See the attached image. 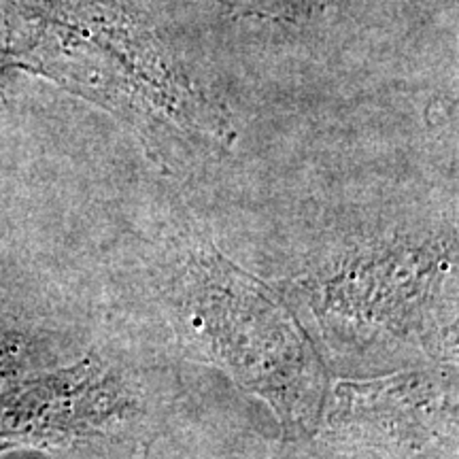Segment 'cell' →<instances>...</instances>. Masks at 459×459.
<instances>
[{"label": "cell", "instance_id": "7a4b0ae2", "mask_svg": "<svg viewBox=\"0 0 459 459\" xmlns=\"http://www.w3.org/2000/svg\"><path fill=\"white\" fill-rule=\"evenodd\" d=\"M200 260L203 268L194 271L203 279H189L192 319L203 324L198 330L237 375L287 417L296 406L308 409L319 400V368L283 308L220 257L206 254Z\"/></svg>", "mask_w": 459, "mask_h": 459}, {"label": "cell", "instance_id": "6da1fadb", "mask_svg": "<svg viewBox=\"0 0 459 459\" xmlns=\"http://www.w3.org/2000/svg\"><path fill=\"white\" fill-rule=\"evenodd\" d=\"M11 60L122 115L149 147L217 149L228 117L172 60L132 0H3Z\"/></svg>", "mask_w": 459, "mask_h": 459}, {"label": "cell", "instance_id": "277c9868", "mask_svg": "<svg viewBox=\"0 0 459 459\" xmlns=\"http://www.w3.org/2000/svg\"><path fill=\"white\" fill-rule=\"evenodd\" d=\"M11 62H13V60H11L9 54H0V71H3V68L7 65H11Z\"/></svg>", "mask_w": 459, "mask_h": 459}, {"label": "cell", "instance_id": "3957f363", "mask_svg": "<svg viewBox=\"0 0 459 459\" xmlns=\"http://www.w3.org/2000/svg\"><path fill=\"white\" fill-rule=\"evenodd\" d=\"M234 15L298 24L319 11L325 0H215Z\"/></svg>", "mask_w": 459, "mask_h": 459}]
</instances>
